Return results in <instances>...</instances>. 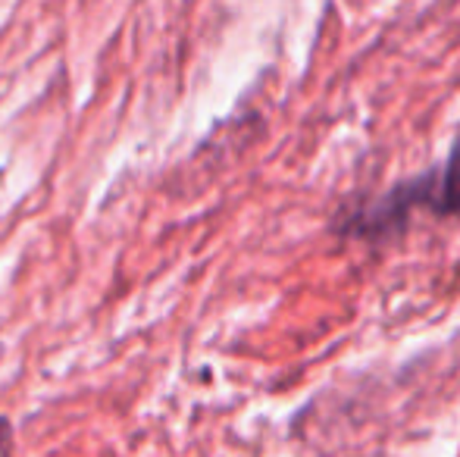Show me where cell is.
<instances>
[{
    "mask_svg": "<svg viewBox=\"0 0 460 457\" xmlns=\"http://www.w3.org/2000/svg\"><path fill=\"white\" fill-rule=\"evenodd\" d=\"M420 195V210L436 216H460V138L451 145L448 157L438 170L413 176Z\"/></svg>",
    "mask_w": 460,
    "mask_h": 457,
    "instance_id": "6da1fadb",
    "label": "cell"
},
{
    "mask_svg": "<svg viewBox=\"0 0 460 457\" xmlns=\"http://www.w3.org/2000/svg\"><path fill=\"white\" fill-rule=\"evenodd\" d=\"M16 448V433H13V423L6 417H0V457H13Z\"/></svg>",
    "mask_w": 460,
    "mask_h": 457,
    "instance_id": "7a4b0ae2",
    "label": "cell"
}]
</instances>
